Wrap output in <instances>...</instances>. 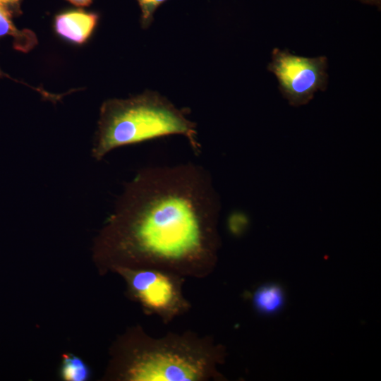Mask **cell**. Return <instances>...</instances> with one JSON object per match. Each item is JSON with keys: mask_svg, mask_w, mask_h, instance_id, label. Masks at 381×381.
<instances>
[{"mask_svg": "<svg viewBox=\"0 0 381 381\" xmlns=\"http://www.w3.org/2000/svg\"><path fill=\"white\" fill-rule=\"evenodd\" d=\"M220 210L212 177L202 165L141 168L97 235L94 259L104 273L153 268L205 278L218 260Z\"/></svg>", "mask_w": 381, "mask_h": 381, "instance_id": "1", "label": "cell"}, {"mask_svg": "<svg viewBox=\"0 0 381 381\" xmlns=\"http://www.w3.org/2000/svg\"><path fill=\"white\" fill-rule=\"evenodd\" d=\"M224 346L209 335L192 331L149 335L140 325L114 342L106 377L123 381H209L223 378L218 370Z\"/></svg>", "mask_w": 381, "mask_h": 381, "instance_id": "2", "label": "cell"}, {"mask_svg": "<svg viewBox=\"0 0 381 381\" xmlns=\"http://www.w3.org/2000/svg\"><path fill=\"white\" fill-rule=\"evenodd\" d=\"M186 115L185 109L153 91L108 99L100 108L92 157L100 161L114 149L171 135L184 136L193 151L200 154L197 125Z\"/></svg>", "mask_w": 381, "mask_h": 381, "instance_id": "3", "label": "cell"}, {"mask_svg": "<svg viewBox=\"0 0 381 381\" xmlns=\"http://www.w3.org/2000/svg\"><path fill=\"white\" fill-rule=\"evenodd\" d=\"M124 280L129 298L137 303L147 315L158 317L169 324L188 313L191 303L183 292L184 277L153 268L114 270Z\"/></svg>", "mask_w": 381, "mask_h": 381, "instance_id": "4", "label": "cell"}, {"mask_svg": "<svg viewBox=\"0 0 381 381\" xmlns=\"http://www.w3.org/2000/svg\"><path fill=\"white\" fill-rule=\"evenodd\" d=\"M267 69L275 76L282 97L294 107L307 104L317 92L327 88L326 56L306 57L294 54L287 49L275 47Z\"/></svg>", "mask_w": 381, "mask_h": 381, "instance_id": "5", "label": "cell"}, {"mask_svg": "<svg viewBox=\"0 0 381 381\" xmlns=\"http://www.w3.org/2000/svg\"><path fill=\"white\" fill-rule=\"evenodd\" d=\"M97 20V15L92 13L81 10L68 11L56 17L55 30L65 39L82 44L92 32Z\"/></svg>", "mask_w": 381, "mask_h": 381, "instance_id": "6", "label": "cell"}, {"mask_svg": "<svg viewBox=\"0 0 381 381\" xmlns=\"http://www.w3.org/2000/svg\"><path fill=\"white\" fill-rule=\"evenodd\" d=\"M284 294L276 284H265L258 287L252 296L254 309L262 315H272L282 308Z\"/></svg>", "mask_w": 381, "mask_h": 381, "instance_id": "7", "label": "cell"}, {"mask_svg": "<svg viewBox=\"0 0 381 381\" xmlns=\"http://www.w3.org/2000/svg\"><path fill=\"white\" fill-rule=\"evenodd\" d=\"M4 36H11L13 39L14 47L23 52L30 50L37 42L32 32L16 28L6 6L0 4V37Z\"/></svg>", "mask_w": 381, "mask_h": 381, "instance_id": "8", "label": "cell"}, {"mask_svg": "<svg viewBox=\"0 0 381 381\" xmlns=\"http://www.w3.org/2000/svg\"><path fill=\"white\" fill-rule=\"evenodd\" d=\"M90 375V368L80 357L72 353L64 355L60 368V377L62 380L86 381Z\"/></svg>", "mask_w": 381, "mask_h": 381, "instance_id": "9", "label": "cell"}, {"mask_svg": "<svg viewBox=\"0 0 381 381\" xmlns=\"http://www.w3.org/2000/svg\"><path fill=\"white\" fill-rule=\"evenodd\" d=\"M167 0H137L140 8V23L143 28H147L153 20V16L157 8Z\"/></svg>", "mask_w": 381, "mask_h": 381, "instance_id": "10", "label": "cell"}, {"mask_svg": "<svg viewBox=\"0 0 381 381\" xmlns=\"http://www.w3.org/2000/svg\"><path fill=\"white\" fill-rule=\"evenodd\" d=\"M363 4L375 6L379 11L381 9V0H356Z\"/></svg>", "mask_w": 381, "mask_h": 381, "instance_id": "11", "label": "cell"}, {"mask_svg": "<svg viewBox=\"0 0 381 381\" xmlns=\"http://www.w3.org/2000/svg\"><path fill=\"white\" fill-rule=\"evenodd\" d=\"M68 1L76 6H87L92 1V0H68Z\"/></svg>", "mask_w": 381, "mask_h": 381, "instance_id": "12", "label": "cell"}, {"mask_svg": "<svg viewBox=\"0 0 381 381\" xmlns=\"http://www.w3.org/2000/svg\"><path fill=\"white\" fill-rule=\"evenodd\" d=\"M20 0H0V4L4 6H13L18 3Z\"/></svg>", "mask_w": 381, "mask_h": 381, "instance_id": "13", "label": "cell"}]
</instances>
